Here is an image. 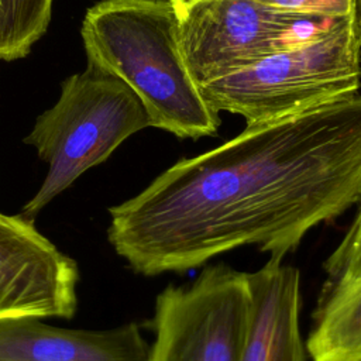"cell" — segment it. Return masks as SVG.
I'll return each instance as SVG.
<instances>
[{"label":"cell","mask_w":361,"mask_h":361,"mask_svg":"<svg viewBox=\"0 0 361 361\" xmlns=\"http://www.w3.org/2000/svg\"><path fill=\"white\" fill-rule=\"evenodd\" d=\"M268 6L303 14L319 21H331L355 11V0H259Z\"/></svg>","instance_id":"13"},{"label":"cell","mask_w":361,"mask_h":361,"mask_svg":"<svg viewBox=\"0 0 361 361\" xmlns=\"http://www.w3.org/2000/svg\"><path fill=\"white\" fill-rule=\"evenodd\" d=\"M145 127H151L148 113L131 87L87 62L83 72L63 80L56 103L38 116L24 138L48 164V172L20 214L34 220L80 175Z\"/></svg>","instance_id":"4"},{"label":"cell","mask_w":361,"mask_h":361,"mask_svg":"<svg viewBox=\"0 0 361 361\" xmlns=\"http://www.w3.org/2000/svg\"><path fill=\"white\" fill-rule=\"evenodd\" d=\"M54 0H0V59L27 56L45 34Z\"/></svg>","instance_id":"11"},{"label":"cell","mask_w":361,"mask_h":361,"mask_svg":"<svg viewBox=\"0 0 361 361\" xmlns=\"http://www.w3.org/2000/svg\"><path fill=\"white\" fill-rule=\"evenodd\" d=\"M247 272L206 265L155 299L149 361H240L250 320Z\"/></svg>","instance_id":"5"},{"label":"cell","mask_w":361,"mask_h":361,"mask_svg":"<svg viewBox=\"0 0 361 361\" xmlns=\"http://www.w3.org/2000/svg\"><path fill=\"white\" fill-rule=\"evenodd\" d=\"M169 1H171V3L176 7V10L179 11V10L188 7L189 4H192V3H195V1H197V0H169Z\"/></svg>","instance_id":"14"},{"label":"cell","mask_w":361,"mask_h":361,"mask_svg":"<svg viewBox=\"0 0 361 361\" xmlns=\"http://www.w3.org/2000/svg\"><path fill=\"white\" fill-rule=\"evenodd\" d=\"M355 17H357V25L361 34V0H355Z\"/></svg>","instance_id":"15"},{"label":"cell","mask_w":361,"mask_h":361,"mask_svg":"<svg viewBox=\"0 0 361 361\" xmlns=\"http://www.w3.org/2000/svg\"><path fill=\"white\" fill-rule=\"evenodd\" d=\"M361 202V94L247 124L109 209L107 238L144 276L186 272L240 247L285 258Z\"/></svg>","instance_id":"1"},{"label":"cell","mask_w":361,"mask_h":361,"mask_svg":"<svg viewBox=\"0 0 361 361\" xmlns=\"http://www.w3.org/2000/svg\"><path fill=\"white\" fill-rule=\"evenodd\" d=\"M251 305L240 361H306L300 334V272L269 257L247 272Z\"/></svg>","instance_id":"9"},{"label":"cell","mask_w":361,"mask_h":361,"mask_svg":"<svg viewBox=\"0 0 361 361\" xmlns=\"http://www.w3.org/2000/svg\"><path fill=\"white\" fill-rule=\"evenodd\" d=\"M360 86L361 34L354 11L199 89L216 111L252 124L354 96Z\"/></svg>","instance_id":"3"},{"label":"cell","mask_w":361,"mask_h":361,"mask_svg":"<svg viewBox=\"0 0 361 361\" xmlns=\"http://www.w3.org/2000/svg\"><path fill=\"white\" fill-rule=\"evenodd\" d=\"M326 286L350 283L361 278V203L347 233L323 264Z\"/></svg>","instance_id":"12"},{"label":"cell","mask_w":361,"mask_h":361,"mask_svg":"<svg viewBox=\"0 0 361 361\" xmlns=\"http://www.w3.org/2000/svg\"><path fill=\"white\" fill-rule=\"evenodd\" d=\"M305 344L313 361H361V278L324 286Z\"/></svg>","instance_id":"10"},{"label":"cell","mask_w":361,"mask_h":361,"mask_svg":"<svg viewBox=\"0 0 361 361\" xmlns=\"http://www.w3.org/2000/svg\"><path fill=\"white\" fill-rule=\"evenodd\" d=\"M178 14L182 54L197 86L279 51L299 25L329 23L259 0H197Z\"/></svg>","instance_id":"6"},{"label":"cell","mask_w":361,"mask_h":361,"mask_svg":"<svg viewBox=\"0 0 361 361\" xmlns=\"http://www.w3.org/2000/svg\"><path fill=\"white\" fill-rule=\"evenodd\" d=\"M87 62L127 83L151 127L179 138L214 135L221 123L192 78L169 0H103L82 23Z\"/></svg>","instance_id":"2"},{"label":"cell","mask_w":361,"mask_h":361,"mask_svg":"<svg viewBox=\"0 0 361 361\" xmlns=\"http://www.w3.org/2000/svg\"><path fill=\"white\" fill-rule=\"evenodd\" d=\"M42 317L0 319V361H149L137 323L103 331L49 326Z\"/></svg>","instance_id":"8"},{"label":"cell","mask_w":361,"mask_h":361,"mask_svg":"<svg viewBox=\"0 0 361 361\" xmlns=\"http://www.w3.org/2000/svg\"><path fill=\"white\" fill-rule=\"evenodd\" d=\"M79 268L32 220L0 212V319L75 314Z\"/></svg>","instance_id":"7"}]
</instances>
